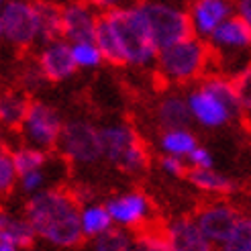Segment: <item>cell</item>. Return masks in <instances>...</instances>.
Here are the masks:
<instances>
[{
    "label": "cell",
    "instance_id": "6da1fadb",
    "mask_svg": "<svg viewBox=\"0 0 251 251\" xmlns=\"http://www.w3.org/2000/svg\"><path fill=\"white\" fill-rule=\"evenodd\" d=\"M25 219L29 221L35 237L53 247L72 249L84 241L80 231V202L64 188H43L31 194L25 204Z\"/></svg>",
    "mask_w": 251,
    "mask_h": 251
},
{
    "label": "cell",
    "instance_id": "7a4b0ae2",
    "mask_svg": "<svg viewBox=\"0 0 251 251\" xmlns=\"http://www.w3.org/2000/svg\"><path fill=\"white\" fill-rule=\"evenodd\" d=\"M102 17L115 35L123 66L147 68L153 64L157 47L149 33L141 4H125L106 10Z\"/></svg>",
    "mask_w": 251,
    "mask_h": 251
},
{
    "label": "cell",
    "instance_id": "3957f363",
    "mask_svg": "<svg viewBox=\"0 0 251 251\" xmlns=\"http://www.w3.org/2000/svg\"><path fill=\"white\" fill-rule=\"evenodd\" d=\"M186 104L190 110V119L206 129H219L239 119L245 106L237 92L233 78L212 76L186 96Z\"/></svg>",
    "mask_w": 251,
    "mask_h": 251
},
{
    "label": "cell",
    "instance_id": "277c9868",
    "mask_svg": "<svg viewBox=\"0 0 251 251\" xmlns=\"http://www.w3.org/2000/svg\"><path fill=\"white\" fill-rule=\"evenodd\" d=\"M155 70L168 84H190L204 76L210 64V47L200 37L186 39L159 49L155 55Z\"/></svg>",
    "mask_w": 251,
    "mask_h": 251
},
{
    "label": "cell",
    "instance_id": "5b68a950",
    "mask_svg": "<svg viewBox=\"0 0 251 251\" xmlns=\"http://www.w3.org/2000/svg\"><path fill=\"white\" fill-rule=\"evenodd\" d=\"M102 159L125 174H143L149 168V153L139 135L127 123H110L98 129Z\"/></svg>",
    "mask_w": 251,
    "mask_h": 251
},
{
    "label": "cell",
    "instance_id": "8992f818",
    "mask_svg": "<svg viewBox=\"0 0 251 251\" xmlns=\"http://www.w3.org/2000/svg\"><path fill=\"white\" fill-rule=\"evenodd\" d=\"M141 8L157 51L192 35L188 10L170 2H159V0L141 2Z\"/></svg>",
    "mask_w": 251,
    "mask_h": 251
},
{
    "label": "cell",
    "instance_id": "52a82bcc",
    "mask_svg": "<svg viewBox=\"0 0 251 251\" xmlns=\"http://www.w3.org/2000/svg\"><path fill=\"white\" fill-rule=\"evenodd\" d=\"M55 147L59 155L68 159L70 164L92 166L102 159L98 127H94L92 123H88L84 119H72L64 123Z\"/></svg>",
    "mask_w": 251,
    "mask_h": 251
},
{
    "label": "cell",
    "instance_id": "ba28073f",
    "mask_svg": "<svg viewBox=\"0 0 251 251\" xmlns=\"http://www.w3.org/2000/svg\"><path fill=\"white\" fill-rule=\"evenodd\" d=\"M0 39L17 49L39 43L35 0H6L0 8Z\"/></svg>",
    "mask_w": 251,
    "mask_h": 251
},
{
    "label": "cell",
    "instance_id": "9c48e42d",
    "mask_svg": "<svg viewBox=\"0 0 251 251\" xmlns=\"http://www.w3.org/2000/svg\"><path fill=\"white\" fill-rule=\"evenodd\" d=\"M61 127H64V119L51 104L43 102V100H31L19 131L23 133V139L27 145L49 151L55 147Z\"/></svg>",
    "mask_w": 251,
    "mask_h": 251
},
{
    "label": "cell",
    "instance_id": "30bf717a",
    "mask_svg": "<svg viewBox=\"0 0 251 251\" xmlns=\"http://www.w3.org/2000/svg\"><path fill=\"white\" fill-rule=\"evenodd\" d=\"M243 212L227 200H215L196 212V225L212 245H223L243 221Z\"/></svg>",
    "mask_w": 251,
    "mask_h": 251
},
{
    "label": "cell",
    "instance_id": "8fae6325",
    "mask_svg": "<svg viewBox=\"0 0 251 251\" xmlns=\"http://www.w3.org/2000/svg\"><path fill=\"white\" fill-rule=\"evenodd\" d=\"M112 225H117L121 229H139L147 227V223L151 221V200L141 192H125L119 196H112L104 204Z\"/></svg>",
    "mask_w": 251,
    "mask_h": 251
},
{
    "label": "cell",
    "instance_id": "7c38bea8",
    "mask_svg": "<svg viewBox=\"0 0 251 251\" xmlns=\"http://www.w3.org/2000/svg\"><path fill=\"white\" fill-rule=\"evenodd\" d=\"M98 12L86 0H68L61 4V39L68 43L94 39Z\"/></svg>",
    "mask_w": 251,
    "mask_h": 251
},
{
    "label": "cell",
    "instance_id": "4fadbf2b",
    "mask_svg": "<svg viewBox=\"0 0 251 251\" xmlns=\"http://www.w3.org/2000/svg\"><path fill=\"white\" fill-rule=\"evenodd\" d=\"M37 66L47 82H66L78 72L72 59L70 43L66 39H53L43 43L39 55H37Z\"/></svg>",
    "mask_w": 251,
    "mask_h": 251
},
{
    "label": "cell",
    "instance_id": "5bb4252c",
    "mask_svg": "<svg viewBox=\"0 0 251 251\" xmlns=\"http://www.w3.org/2000/svg\"><path fill=\"white\" fill-rule=\"evenodd\" d=\"M233 15V0H194L188 10L194 37L208 39L219 25Z\"/></svg>",
    "mask_w": 251,
    "mask_h": 251
},
{
    "label": "cell",
    "instance_id": "9a60e30c",
    "mask_svg": "<svg viewBox=\"0 0 251 251\" xmlns=\"http://www.w3.org/2000/svg\"><path fill=\"white\" fill-rule=\"evenodd\" d=\"M164 233L172 251H215V245L206 239V235L190 217L172 221Z\"/></svg>",
    "mask_w": 251,
    "mask_h": 251
},
{
    "label": "cell",
    "instance_id": "2e32d148",
    "mask_svg": "<svg viewBox=\"0 0 251 251\" xmlns=\"http://www.w3.org/2000/svg\"><path fill=\"white\" fill-rule=\"evenodd\" d=\"M208 41L221 51H245L251 43V23L231 15L208 35Z\"/></svg>",
    "mask_w": 251,
    "mask_h": 251
},
{
    "label": "cell",
    "instance_id": "e0dca14e",
    "mask_svg": "<svg viewBox=\"0 0 251 251\" xmlns=\"http://www.w3.org/2000/svg\"><path fill=\"white\" fill-rule=\"evenodd\" d=\"M29 96L21 88L0 90V127L6 131H19L29 108Z\"/></svg>",
    "mask_w": 251,
    "mask_h": 251
},
{
    "label": "cell",
    "instance_id": "ac0fdd59",
    "mask_svg": "<svg viewBox=\"0 0 251 251\" xmlns=\"http://www.w3.org/2000/svg\"><path fill=\"white\" fill-rule=\"evenodd\" d=\"M35 239L37 237L25 215L19 217L15 212L0 210V241L17 249H29L35 243Z\"/></svg>",
    "mask_w": 251,
    "mask_h": 251
},
{
    "label": "cell",
    "instance_id": "d6986e66",
    "mask_svg": "<svg viewBox=\"0 0 251 251\" xmlns=\"http://www.w3.org/2000/svg\"><path fill=\"white\" fill-rule=\"evenodd\" d=\"M155 121L161 129H176L190 125V110L182 94H166L155 106Z\"/></svg>",
    "mask_w": 251,
    "mask_h": 251
},
{
    "label": "cell",
    "instance_id": "ffe728a7",
    "mask_svg": "<svg viewBox=\"0 0 251 251\" xmlns=\"http://www.w3.org/2000/svg\"><path fill=\"white\" fill-rule=\"evenodd\" d=\"M186 176H188V180L192 182V186H196L198 190L212 194V196H231L233 192H237V188H239L235 180L217 172L215 168H204V170L190 168V172H186Z\"/></svg>",
    "mask_w": 251,
    "mask_h": 251
},
{
    "label": "cell",
    "instance_id": "44dd1931",
    "mask_svg": "<svg viewBox=\"0 0 251 251\" xmlns=\"http://www.w3.org/2000/svg\"><path fill=\"white\" fill-rule=\"evenodd\" d=\"M39 43L61 39V4L53 0H35Z\"/></svg>",
    "mask_w": 251,
    "mask_h": 251
},
{
    "label": "cell",
    "instance_id": "7402d4cb",
    "mask_svg": "<svg viewBox=\"0 0 251 251\" xmlns=\"http://www.w3.org/2000/svg\"><path fill=\"white\" fill-rule=\"evenodd\" d=\"M198 145L196 135L188 127H176V129H164L159 135V149L161 153L182 157L186 161V155Z\"/></svg>",
    "mask_w": 251,
    "mask_h": 251
},
{
    "label": "cell",
    "instance_id": "603a6c76",
    "mask_svg": "<svg viewBox=\"0 0 251 251\" xmlns=\"http://www.w3.org/2000/svg\"><path fill=\"white\" fill-rule=\"evenodd\" d=\"M112 227L110 215L104 204H84L80 206V231L84 235V239H94V237L102 235L104 231H108Z\"/></svg>",
    "mask_w": 251,
    "mask_h": 251
},
{
    "label": "cell",
    "instance_id": "cb8c5ba5",
    "mask_svg": "<svg viewBox=\"0 0 251 251\" xmlns=\"http://www.w3.org/2000/svg\"><path fill=\"white\" fill-rule=\"evenodd\" d=\"M92 251H137V241L129 229L110 227L102 235L94 237Z\"/></svg>",
    "mask_w": 251,
    "mask_h": 251
},
{
    "label": "cell",
    "instance_id": "d4e9b609",
    "mask_svg": "<svg viewBox=\"0 0 251 251\" xmlns=\"http://www.w3.org/2000/svg\"><path fill=\"white\" fill-rule=\"evenodd\" d=\"M8 151H10V157H12V164H15L17 174H25L29 170L43 168L49 161L47 151H43V149H39V147L27 145V143L12 147V149H8Z\"/></svg>",
    "mask_w": 251,
    "mask_h": 251
},
{
    "label": "cell",
    "instance_id": "484cf974",
    "mask_svg": "<svg viewBox=\"0 0 251 251\" xmlns=\"http://www.w3.org/2000/svg\"><path fill=\"white\" fill-rule=\"evenodd\" d=\"M70 49H72V59L78 70H96L104 61L94 39L70 43Z\"/></svg>",
    "mask_w": 251,
    "mask_h": 251
},
{
    "label": "cell",
    "instance_id": "4316f807",
    "mask_svg": "<svg viewBox=\"0 0 251 251\" xmlns=\"http://www.w3.org/2000/svg\"><path fill=\"white\" fill-rule=\"evenodd\" d=\"M17 180L19 174L15 170V164H12L10 151L0 145V196H6L17 188Z\"/></svg>",
    "mask_w": 251,
    "mask_h": 251
},
{
    "label": "cell",
    "instance_id": "83f0119b",
    "mask_svg": "<svg viewBox=\"0 0 251 251\" xmlns=\"http://www.w3.org/2000/svg\"><path fill=\"white\" fill-rule=\"evenodd\" d=\"M221 251H251V221L247 217H243L233 235L221 245Z\"/></svg>",
    "mask_w": 251,
    "mask_h": 251
},
{
    "label": "cell",
    "instance_id": "f1b7e54d",
    "mask_svg": "<svg viewBox=\"0 0 251 251\" xmlns=\"http://www.w3.org/2000/svg\"><path fill=\"white\" fill-rule=\"evenodd\" d=\"M137 251H172L166 239V233L159 229H143L139 235H135Z\"/></svg>",
    "mask_w": 251,
    "mask_h": 251
},
{
    "label": "cell",
    "instance_id": "f546056e",
    "mask_svg": "<svg viewBox=\"0 0 251 251\" xmlns=\"http://www.w3.org/2000/svg\"><path fill=\"white\" fill-rule=\"evenodd\" d=\"M45 168L47 166L37 168V170H29L25 174H19L17 184L21 186V190L27 192V194H35V192L43 190V188H47V170Z\"/></svg>",
    "mask_w": 251,
    "mask_h": 251
},
{
    "label": "cell",
    "instance_id": "4dcf8cb0",
    "mask_svg": "<svg viewBox=\"0 0 251 251\" xmlns=\"http://www.w3.org/2000/svg\"><path fill=\"white\" fill-rule=\"evenodd\" d=\"M47 80L43 78V74L39 70V66L37 64H31L27 66L23 72H21V90L23 92H33V90H39L41 84H45Z\"/></svg>",
    "mask_w": 251,
    "mask_h": 251
},
{
    "label": "cell",
    "instance_id": "1f68e13d",
    "mask_svg": "<svg viewBox=\"0 0 251 251\" xmlns=\"http://www.w3.org/2000/svg\"><path fill=\"white\" fill-rule=\"evenodd\" d=\"M159 168L164 174L172 176V178H182L186 176L188 168H186V161L182 157H176V155H168V153H161L159 157Z\"/></svg>",
    "mask_w": 251,
    "mask_h": 251
},
{
    "label": "cell",
    "instance_id": "d6a6232c",
    "mask_svg": "<svg viewBox=\"0 0 251 251\" xmlns=\"http://www.w3.org/2000/svg\"><path fill=\"white\" fill-rule=\"evenodd\" d=\"M186 164L190 166V168H200V170H204V168H212V166H215V157H212V153L208 151L206 147L196 145L192 151L186 155Z\"/></svg>",
    "mask_w": 251,
    "mask_h": 251
},
{
    "label": "cell",
    "instance_id": "836d02e7",
    "mask_svg": "<svg viewBox=\"0 0 251 251\" xmlns=\"http://www.w3.org/2000/svg\"><path fill=\"white\" fill-rule=\"evenodd\" d=\"M88 4H90L94 10H112V8H119V6H125L129 4V0H86Z\"/></svg>",
    "mask_w": 251,
    "mask_h": 251
},
{
    "label": "cell",
    "instance_id": "e575fe53",
    "mask_svg": "<svg viewBox=\"0 0 251 251\" xmlns=\"http://www.w3.org/2000/svg\"><path fill=\"white\" fill-rule=\"evenodd\" d=\"M233 15L251 23V0H233Z\"/></svg>",
    "mask_w": 251,
    "mask_h": 251
},
{
    "label": "cell",
    "instance_id": "d590c367",
    "mask_svg": "<svg viewBox=\"0 0 251 251\" xmlns=\"http://www.w3.org/2000/svg\"><path fill=\"white\" fill-rule=\"evenodd\" d=\"M0 251H19L17 247H12V245H8V243H2L0 241Z\"/></svg>",
    "mask_w": 251,
    "mask_h": 251
},
{
    "label": "cell",
    "instance_id": "8d00e7d4",
    "mask_svg": "<svg viewBox=\"0 0 251 251\" xmlns=\"http://www.w3.org/2000/svg\"><path fill=\"white\" fill-rule=\"evenodd\" d=\"M53 2H57V4H64V2H68V0H53Z\"/></svg>",
    "mask_w": 251,
    "mask_h": 251
},
{
    "label": "cell",
    "instance_id": "74e56055",
    "mask_svg": "<svg viewBox=\"0 0 251 251\" xmlns=\"http://www.w3.org/2000/svg\"><path fill=\"white\" fill-rule=\"evenodd\" d=\"M182 2H186V4H192V2H194V0H182Z\"/></svg>",
    "mask_w": 251,
    "mask_h": 251
},
{
    "label": "cell",
    "instance_id": "f35d334b",
    "mask_svg": "<svg viewBox=\"0 0 251 251\" xmlns=\"http://www.w3.org/2000/svg\"><path fill=\"white\" fill-rule=\"evenodd\" d=\"M4 2H6V0H0V8H2V4H4Z\"/></svg>",
    "mask_w": 251,
    "mask_h": 251
},
{
    "label": "cell",
    "instance_id": "ab89813d",
    "mask_svg": "<svg viewBox=\"0 0 251 251\" xmlns=\"http://www.w3.org/2000/svg\"><path fill=\"white\" fill-rule=\"evenodd\" d=\"M27 251H29V249H27Z\"/></svg>",
    "mask_w": 251,
    "mask_h": 251
}]
</instances>
